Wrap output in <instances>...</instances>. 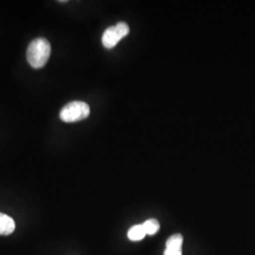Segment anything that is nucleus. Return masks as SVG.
<instances>
[{"mask_svg":"<svg viewBox=\"0 0 255 255\" xmlns=\"http://www.w3.org/2000/svg\"><path fill=\"white\" fill-rule=\"evenodd\" d=\"M183 237L181 234H175L168 237L165 242L164 255H182Z\"/></svg>","mask_w":255,"mask_h":255,"instance_id":"4","label":"nucleus"},{"mask_svg":"<svg viewBox=\"0 0 255 255\" xmlns=\"http://www.w3.org/2000/svg\"><path fill=\"white\" fill-rule=\"evenodd\" d=\"M142 224L146 231V236H154L161 228L160 222L155 219H146Z\"/></svg>","mask_w":255,"mask_h":255,"instance_id":"7","label":"nucleus"},{"mask_svg":"<svg viewBox=\"0 0 255 255\" xmlns=\"http://www.w3.org/2000/svg\"><path fill=\"white\" fill-rule=\"evenodd\" d=\"M15 230V222L8 215L0 213V236H9Z\"/></svg>","mask_w":255,"mask_h":255,"instance_id":"5","label":"nucleus"},{"mask_svg":"<svg viewBox=\"0 0 255 255\" xmlns=\"http://www.w3.org/2000/svg\"><path fill=\"white\" fill-rule=\"evenodd\" d=\"M128 32L129 27L126 23H118L116 26H112L105 29L102 35V44L105 48L111 49L117 46L122 38L127 36Z\"/></svg>","mask_w":255,"mask_h":255,"instance_id":"3","label":"nucleus"},{"mask_svg":"<svg viewBox=\"0 0 255 255\" xmlns=\"http://www.w3.org/2000/svg\"><path fill=\"white\" fill-rule=\"evenodd\" d=\"M51 52L50 43L45 38L34 39L27 47V63L33 68H42L46 65Z\"/></svg>","mask_w":255,"mask_h":255,"instance_id":"1","label":"nucleus"},{"mask_svg":"<svg viewBox=\"0 0 255 255\" xmlns=\"http://www.w3.org/2000/svg\"><path fill=\"white\" fill-rule=\"evenodd\" d=\"M90 115V107L83 101L67 103L60 112V119L66 123L78 122L87 119Z\"/></svg>","mask_w":255,"mask_h":255,"instance_id":"2","label":"nucleus"},{"mask_svg":"<svg viewBox=\"0 0 255 255\" xmlns=\"http://www.w3.org/2000/svg\"><path fill=\"white\" fill-rule=\"evenodd\" d=\"M127 236L128 238L132 242L143 240L146 236V231L143 227V224H135L131 226L128 231Z\"/></svg>","mask_w":255,"mask_h":255,"instance_id":"6","label":"nucleus"}]
</instances>
